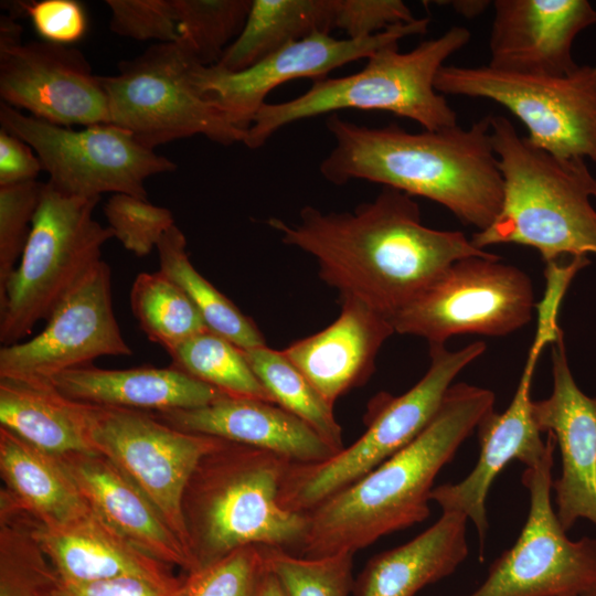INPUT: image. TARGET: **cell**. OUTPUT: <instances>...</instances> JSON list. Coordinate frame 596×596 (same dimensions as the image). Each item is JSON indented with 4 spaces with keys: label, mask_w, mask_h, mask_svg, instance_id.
Here are the masks:
<instances>
[{
    "label": "cell",
    "mask_w": 596,
    "mask_h": 596,
    "mask_svg": "<svg viewBox=\"0 0 596 596\" xmlns=\"http://www.w3.org/2000/svg\"><path fill=\"white\" fill-rule=\"evenodd\" d=\"M58 581L25 517L0 511V596H54Z\"/></svg>",
    "instance_id": "cell-35"
},
{
    "label": "cell",
    "mask_w": 596,
    "mask_h": 596,
    "mask_svg": "<svg viewBox=\"0 0 596 596\" xmlns=\"http://www.w3.org/2000/svg\"><path fill=\"white\" fill-rule=\"evenodd\" d=\"M299 222L270 217L281 241L313 256L323 281L340 297L355 298L391 319L450 265L494 254L477 248L459 231L422 223L418 204L392 188L352 212L305 206Z\"/></svg>",
    "instance_id": "cell-1"
},
{
    "label": "cell",
    "mask_w": 596,
    "mask_h": 596,
    "mask_svg": "<svg viewBox=\"0 0 596 596\" xmlns=\"http://www.w3.org/2000/svg\"><path fill=\"white\" fill-rule=\"evenodd\" d=\"M555 448L522 472L530 507L517 542L490 565L485 582L465 596H576L596 587V539L571 540L553 509Z\"/></svg>",
    "instance_id": "cell-14"
},
{
    "label": "cell",
    "mask_w": 596,
    "mask_h": 596,
    "mask_svg": "<svg viewBox=\"0 0 596 596\" xmlns=\"http://www.w3.org/2000/svg\"><path fill=\"white\" fill-rule=\"evenodd\" d=\"M553 389L533 401L532 415L541 433H552L562 469L553 480L556 515L567 532L578 519L596 524V397L583 393L568 366L564 334L551 343Z\"/></svg>",
    "instance_id": "cell-19"
},
{
    "label": "cell",
    "mask_w": 596,
    "mask_h": 596,
    "mask_svg": "<svg viewBox=\"0 0 596 596\" xmlns=\"http://www.w3.org/2000/svg\"><path fill=\"white\" fill-rule=\"evenodd\" d=\"M24 517L62 583L84 584L127 576L166 585L180 583L172 575L170 565L138 549L93 509L56 528L41 525Z\"/></svg>",
    "instance_id": "cell-23"
},
{
    "label": "cell",
    "mask_w": 596,
    "mask_h": 596,
    "mask_svg": "<svg viewBox=\"0 0 596 596\" xmlns=\"http://www.w3.org/2000/svg\"><path fill=\"white\" fill-rule=\"evenodd\" d=\"M110 30L137 41L175 42L177 22L171 0H106Z\"/></svg>",
    "instance_id": "cell-40"
},
{
    "label": "cell",
    "mask_w": 596,
    "mask_h": 596,
    "mask_svg": "<svg viewBox=\"0 0 596 596\" xmlns=\"http://www.w3.org/2000/svg\"><path fill=\"white\" fill-rule=\"evenodd\" d=\"M17 6L29 15L44 41L68 45L81 40L87 30L85 10L75 0H40Z\"/></svg>",
    "instance_id": "cell-42"
},
{
    "label": "cell",
    "mask_w": 596,
    "mask_h": 596,
    "mask_svg": "<svg viewBox=\"0 0 596 596\" xmlns=\"http://www.w3.org/2000/svg\"><path fill=\"white\" fill-rule=\"evenodd\" d=\"M489 66L525 75H565L577 68L572 49L596 24L586 0H496Z\"/></svg>",
    "instance_id": "cell-20"
},
{
    "label": "cell",
    "mask_w": 596,
    "mask_h": 596,
    "mask_svg": "<svg viewBox=\"0 0 596 596\" xmlns=\"http://www.w3.org/2000/svg\"><path fill=\"white\" fill-rule=\"evenodd\" d=\"M50 383L73 401L146 412L198 408L226 395L171 365L126 370L87 365L64 371Z\"/></svg>",
    "instance_id": "cell-25"
},
{
    "label": "cell",
    "mask_w": 596,
    "mask_h": 596,
    "mask_svg": "<svg viewBox=\"0 0 596 596\" xmlns=\"http://www.w3.org/2000/svg\"><path fill=\"white\" fill-rule=\"evenodd\" d=\"M428 24V18H416L361 39L342 40L327 32H315L240 72L194 64L192 77L199 91L233 125L246 131L266 104L267 95L277 86L296 78H326L329 72L347 63L369 58L387 45L398 44L404 38L426 33Z\"/></svg>",
    "instance_id": "cell-17"
},
{
    "label": "cell",
    "mask_w": 596,
    "mask_h": 596,
    "mask_svg": "<svg viewBox=\"0 0 596 596\" xmlns=\"http://www.w3.org/2000/svg\"><path fill=\"white\" fill-rule=\"evenodd\" d=\"M415 19L401 0H334L333 28L349 39L368 38Z\"/></svg>",
    "instance_id": "cell-41"
},
{
    "label": "cell",
    "mask_w": 596,
    "mask_h": 596,
    "mask_svg": "<svg viewBox=\"0 0 596 596\" xmlns=\"http://www.w3.org/2000/svg\"><path fill=\"white\" fill-rule=\"evenodd\" d=\"M576 596H596V587L589 589V590H586L582 594H578Z\"/></svg>",
    "instance_id": "cell-47"
},
{
    "label": "cell",
    "mask_w": 596,
    "mask_h": 596,
    "mask_svg": "<svg viewBox=\"0 0 596 596\" xmlns=\"http://www.w3.org/2000/svg\"><path fill=\"white\" fill-rule=\"evenodd\" d=\"M274 403L300 418L337 453L344 448L342 428L331 405L283 353L266 345L243 350Z\"/></svg>",
    "instance_id": "cell-31"
},
{
    "label": "cell",
    "mask_w": 596,
    "mask_h": 596,
    "mask_svg": "<svg viewBox=\"0 0 596 596\" xmlns=\"http://www.w3.org/2000/svg\"><path fill=\"white\" fill-rule=\"evenodd\" d=\"M267 568L286 596H349L353 592V554L306 557L263 546Z\"/></svg>",
    "instance_id": "cell-36"
},
{
    "label": "cell",
    "mask_w": 596,
    "mask_h": 596,
    "mask_svg": "<svg viewBox=\"0 0 596 596\" xmlns=\"http://www.w3.org/2000/svg\"><path fill=\"white\" fill-rule=\"evenodd\" d=\"M91 508L151 557L187 573L190 558L151 501L113 461L100 454L58 457Z\"/></svg>",
    "instance_id": "cell-24"
},
{
    "label": "cell",
    "mask_w": 596,
    "mask_h": 596,
    "mask_svg": "<svg viewBox=\"0 0 596 596\" xmlns=\"http://www.w3.org/2000/svg\"><path fill=\"white\" fill-rule=\"evenodd\" d=\"M449 3L458 14L465 18L471 19L481 14L487 9L490 1L458 0V1H450Z\"/></svg>",
    "instance_id": "cell-45"
},
{
    "label": "cell",
    "mask_w": 596,
    "mask_h": 596,
    "mask_svg": "<svg viewBox=\"0 0 596 596\" xmlns=\"http://www.w3.org/2000/svg\"><path fill=\"white\" fill-rule=\"evenodd\" d=\"M500 256H472L450 265L390 320L396 333L445 344L456 334L501 337L532 319L530 277L500 262Z\"/></svg>",
    "instance_id": "cell-12"
},
{
    "label": "cell",
    "mask_w": 596,
    "mask_h": 596,
    "mask_svg": "<svg viewBox=\"0 0 596 596\" xmlns=\"http://www.w3.org/2000/svg\"><path fill=\"white\" fill-rule=\"evenodd\" d=\"M14 15L0 18V97L39 119L70 127L109 124L102 76L70 45L22 42Z\"/></svg>",
    "instance_id": "cell-16"
},
{
    "label": "cell",
    "mask_w": 596,
    "mask_h": 596,
    "mask_svg": "<svg viewBox=\"0 0 596 596\" xmlns=\"http://www.w3.org/2000/svg\"><path fill=\"white\" fill-rule=\"evenodd\" d=\"M100 198L68 196L43 182L19 265L0 299V342H21L86 278L114 237L94 219Z\"/></svg>",
    "instance_id": "cell-7"
},
{
    "label": "cell",
    "mask_w": 596,
    "mask_h": 596,
    "mask_svg": "<svg viewBox=\"0 0 596 596\" xmlns=\"http://www.w3.org/2000/svg\"><path fill=\"white\" fill-rule=\"evenodd\" d=\"M85 404L95 449L137 485L189 556L182 513L184 490L201 458L226 440L175 429L151 412Z\"/></svg>",
    "instance_id": "cell-13"
},
{
    "label": "cell",
    "mask_w": 596,
    "mask_h": 596,
    "mask_svg": "<svg viewBox=\"0 0 596 596\" xmlns=\"http://www.w3.org/2000/svg\"><path fill=\"white\" fill-rule=\"evenodd\" d=\"M169 355L171 366L228 396L274 403L243 350L210 330L188 339Z\"/></svg>",
    "instance_id": "cell-33"
},
{
    "label": "cell",
    "mask_w": 596,
    "mask_h": 596,
    "mask_svg": "<svg viewBox=\"0 0 596 596\" xmlns=\"http://www.w3.org/2000/svg\"><path fill=\"white\" fill-rule=\"evenodd\" d=\"M129 301L140 330L168 353L209 330L184 290L160 269L137 275Z\"/></svg>",
    "instance_id": "cell-32"
},
{
    "label": "cell",
    "mask_w": 596,
    "mask_h": 596,
    "mask_svg": "<svg viewBox=\"0 0 596 596\" xmlns=\"http://www.w3.org/2000/svg\"><path fill=\"white\" fill-rule=\"evenodd\" d=\"M340 300L330 326L281 350L331 405L369 380L382 344L395 332L391 320L366 304Z\"/></svg>",
    "instance_id": "cell-22"
},
{
    "label": "cell",
    "mask_w": 596,
    "mask_h": 596,
    "mask_svg": "<svg viewBox=\"0 0 596 596\" xmlns=\"http://www.w3.org/2000/svg\"><path fill=\"white\" fill-rule=\"evenodd\" d=\"M258 596H286L276 576L267 568Z\"/></svg>",
    "instance_id": "cell-46"
},
{
    "label": "cell",
    "mask_w": 596,
    "mask_h": 596,
    "mask_svg": "<svg viewBox=\"0 0 596 596\" xmlns=\"http://www.w3.org/2000/svg\"><path fill=\"white\" fill-rule=\"evenodd\" d=\"M290 465L274 453L227 440L201 458L182 499L191 572L247 545L299 552L308 513L279 504Z\"/></svg>",
    "instance_id": "cell-4"
},
{
    "label": "cell",
    "mask_w": 596,
    "mask_h": 596,
    "mask_svg": "<svg viewBox=\"0 0 596 596\" xmlns=\"http://www.w3.org/2000/svg\"><path fill=\"white\" fill-rule=\"evenodd\" d=\"M167 425L274 453L291 464H317L337 451L309 425L277 404L224 395L189 409L151 412Z\"/></svg>",
    "instance_id": "cell-21"
},
{
    "label": "cell",
    "mask_w": 596,
    "mask_h": 596,
    "mask_svg": "<svg viewBox=\"0 0 596 596\" xmlns=\"http://www.w3.org/2000/svg\"><path fill=\"white\" fill-rule=\"evenodd\" d=\"M326 126L334 147L319 170L329 182L365 180L423 196L478 231L499 214L503 180L492 147L490 116L468 128L457 125L409 132L394 123L359 125L336 113Z\"/></svg>",
    "instance_id": "cell-2"
},
{
    "label": "cell",
    "mask_w": 596,
    "mask_h": 596,
    "mask_svg": "<svg viewBox=\"0 0 596 596\" xmlns=\"http://www.w3.org/2000/svg\"><path fill=\"white\" fill-rule=\"evenodd\" d=\"M192 62L175 42L157 43L121 61L114 75L102 76L109 124L153 149L202 135L222 146L243 142L246 131L196 87Z\"/></svg>",
    "instance_id": "cell-9"
},
{
    "label": "cell",
    "mask_w": 596,
    "mask_h": 596,
    "mask_svg": "<svg viewBox=\"0 0 596 596\" xmlns=\"http://www.w3.org/2000/svg\"><path fill=\"white\" fill-rule=\"evenodd\" d=\"M560 305L561 300L551 295L536 305L535 337L513 398L504 412L490 411L477 426L480 455L475 468L461 481L440 485L430 493V501H435L443 512H459L472 521L481 558L488 530L486 501L492 482L511 460L521 461L525 468L534 467L556 445L552 433H546V439H542L532 415L531 387L543 348L563 334L557 324Z\"/></svg>",
    "instance_id": "cell-15"
},
{
    "label": "cell",
    "mask_w": 596,
    "mask_h": 596,
    "mask_svg": "<svg viewBox=\"0 0 596 596\" xmlns=\"http://www.w3.org/2000/svg\"><path fill=\"white\" fill-rule=\"evenodd\" d=\"M266 573L263 546L247 545L189 572L173 596H258Z\"/></svg>",
    "instance_id": "cell-37"
},
{
    "label": "cell",
    "mask_w": 596,
    "mask_h": 596,
    "mask_svg": "<svg viewBox=\"0 0 596 596\" xmlns=\"http://www.w3.org/2000/svg\"><path fill=\"white\" fill-rule=\"evenodd\" d=\"M485 351L483 342L457 351L430 344L424 376L402 395H379L368 428L355 443L322 462L290 465L279 491L280 507L308 513L407 446L435 417L458 373Z\"/></svg>",
    "instance_id": "cell-8"
},
{
    "label": "cell",
    "mask_w": 596,
    "mask_h": 596,
    "mask_svg": "<svg viewBox=\"0 0 596 596\" xmlns=\"http://www.w3.org/2000/svg\"><path fill=\"white\" fill-rule=\"evenodd\" d=\"M185 248L184 234L173 225L157 245L160 270L184 290L207 329L242 350L266 345L254 321L194 268Z\"/></svg>",
    "instance_id": "cell-30"
},
{
    "label": "cell",
    "mask_w": 596,
    "mask_h": 596,
    "mask_svg": "<svg viewBox=\"0 0 596 596\" xmlns=\"http://www.w3.org/2000/svg\"><path fill=\"white\" fill-rule=\"evenodd\" d=\"M0 426L56 457L99 454L89 437L86 404L49 382L0 377Z\"/></svg>",
    "instance_id": "cell-28"
},
{
    "label": "cell",
    "mask_w": 596,
    "mask_h": 596,
    "mask_svg": "<svg viewBox=\"0 0 596 596\" xmlns=\"http://www.w3.org/2000/svg\"><path fill=\"white\" fill-rule=\"evenodd\" d=\"M41 171L43 167L34 150L0 128V187L35 180Z\"/></svg>",
    "instance_id": "cell-44"
},
{
    "label": "cell",
    "mask_w": 596,
    "mask_h": 596,
    "mask_svg": "<svg viewBox=\"0 0 596 596\" xmlns=\"http://www.w3.org/2000/svg\"><path fill=\"white\" fill-rule=\"evenodd\" d=\"M34 338L0 349V377L49 382L105 355H131L113 307L111 270L102 260Z\"/></svg>",
    "instance_id": "cell-18"
},
{
    "label": "cell",
    "mask_w": 596,
    "mask_h": 596,
    "mask_svg": "<svg viewBox=\"0 0 596 596\" xmlns=\"http://www.w3.org/2000/svg\"><path fill=\"white\" fill-rule=\"evenodd\" d=\"M42 187L36 180L0 187V299L29 240Z\"/></svg>",
    "instance_id": "cell-39"
},
{
    "label": "cell",
    "mask_w": 596,
    "mask_h": 596,
    "mask_svg": "<svg viewBox=\"0 0 596 596\" xmlns=\"http://www.w3.org/2000/svg\"><path fill=\"white\" fill-rule=\"evenodd\" d=\"M177 41L183 53L202 66L216 64L238 36L252 0H171Z\"/></svg>",
    "instance_id": "cell-34"
},
{
    "label": "cell",
    "mask_w": 596,
    "mask_h": 596,
    "mask_svg": "<svg viewBox=\"0 0 596 596\" xmlns=\"http://www.w3.org/2000/svg\"><path fill=\"white\" fill-rule=\"evenodd\" d=\"M491 141L503 180L494 221L471 236L483 249L518 244L535 248L545 264L596 254V178L584 159H561L521 137L504 116H490Z\"/></svg>",
    "instance_id": "cell-5"
},
{
    "label": "cell",
    "mask_w": 596,
    "mask_h": 596,
    "mask_svg": "<svg viewBox=\"0 0 596 596\" xmlns=\"http://www.w3.org/2000/svg\"><path fill=\"white\" fill-rule=\"evenodd\" d=\"M1 128L25 141L39 157L46 181L57 192L100 198L113 192L147 199L145 181L177 166L111 124L82 129L55 125L1 102Z\"/></svg>",
    "instance_id": "cell-11"
},
{
    "label": "cell",
    "mask_w": 596,
    "mask_h": 596,
    "mask_svg": "<svg viewBox=\"0 0 596 596\" xmlns=\"http://www.w3.org/2000/svg\"><path fill=\"white\" fill-rule=\"evenodd\" d=\"M104 213L114 237L139 257L157 248L162 236L175 225L169 209L126 193L113 194L104 206Z\"/></svg>",
    "instance_id": "cell-38"
},
{
    "label": "cell",
    "mask_w": 596,
    "mask_h": 596,
    "mask_svg": "<svg viewBox=\"0 0 596 596\" xmlns=\"http://www.w3.org/2000/svg\"><path fill=\"white\" fill-rule=\"evenodd\" d=\"M333 19L334 0H252L244 28L214 65L246 70L288 43L330 33Z\"/></svg>",
    "instance_id": "cell-29"
},
{
    "label": "cell",
    "mask_w": 596,
    "mask_h": 596,
    "mask_svg": "<svg viewBox=\"0 0 596 596\" xmlns=\"http://www.w3.org/2000/svg\"><path fill=\"white\" fill-rule=\"evenodd\" d=\"M0 510L56 528L92 511L62 460L0 426Z\"/></svg>",
    "instance_id": "cell-26"
},
{
    "label": "cell",
    "mask_w": 596,
    "mask_h": 596,
    "mask_svg": "<svg viewBox=\"0 0 596 596\" xmlns=\"http://www.w3.org/2000/svg\"><path fill=\"white\" fill-rule=\"evenodd\" d=\"M467 517L443 512L413 540L374 555L354 579V596H415L449 575L468 555Z\"/></svg>",
    "instance_id": "cell-27"
},
{
    "label": "cell",
    "mask_w": 596,
    "mask_h": 596,
    "mask_svg": "<svg viewBox=\"0 0 596 596\" xmlns=\"http://www.w3.org/2000/svg\"><path fill=\"white\" fill-rule=\"evenodd\" d=\"M435 88L444 96L498 103L522 121L532 146L561 159L596 163V65L558 76L444 65Z\"/></svg>",
    "instance_id": "cell-10"
},
{
    "label": "cell",
    "mask_w": 596,
    "mask_h": 596,
    "mask_svg": "<svg viewBox=\"0 0 596 596\" xmlns=\"http://www.w3.org/2000/svg\"><path fill=\"white\" fill-rule=\"evenodd\" d=\"M494 400L488 389L453 384L414 440L308 512L307 535L297 555L354 554L426 520L435 478L493 409Z\"/></svg>",
    "instance_id": "cell-3"
},
{
    "label": "cell",
    "mask_w": 596,
    "mask_h": 596,
    "mask_svg": "<svg viewBox=\"0 0 596 596\" xmlns=\"http://www.w3.org/2000/svg\"><path fill=\"white\" fill-rule=\"evenodd\" d=\"M179 585H166L132 576L84 584L58 581L54 596H173Z\"/></svg>",
    "instance_id": "cell-43"
},
{
    "label": "cell",
    "mask_w": 596,
    "mask_h": 596,
    "mask_svg": "<svg viewBox=\"0 0 596 596\" xmlns=\"http://www.w3.org/2000/svg\"><path fill=\"white\" fill-rule=\"evenodd\" d=\"M470 36L468 29L453 26L408 52H400L398 44L387 45L354 74L317 79L294 99L264 104L243 143L249 149L260 148L289 124L343 109L389 111L416 121L424 130L455 127L457 114L435 88V79L446 60Z\"/></svg>",
    "instance_id": "cell-6"
}]
</instances>
